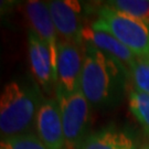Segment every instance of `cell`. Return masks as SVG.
Returning a JSON list of instances; mask_svg holds the SVG:
<instances>
[{
  "mask_svg": "<svg viewBox=\"0 0 149 149\" xmlns=\"http://www.w3.org/2000/svg\"><path fill=\"white\" fill-rule=\"evenodd\" d=\"M125 74L122 63L85 43L80 90L88 103L104 105L114 101L120 93Z\"/></svg>",
  "mask_w": 149,
  "mask_h": 149,
  "instance_id": "obj_1",
  "label": "cell"
},
{
  "mask_svg": "<svg viewBox=\"0 0 149 149\" xmlns=\"http://www.w3.org/2000/svg\"><path fill=\"white\" fill-rule=\"evenodd\" d=\"M37 92L16 81L3 87L0 98V130L7 138L20 135L32 125L38 114Z\"/></svg>",
  "mask_w": 149,
  "mask_h": 149,
  "instance_id": "obj_2",
  "label": "cell"
},
{
  "mask_svg": "<svg viewBox=\"0 0 149 149\" xmlns=\"http://www.w3.org/2000/svg\"><path fill=\"white\" fill-rule=\"evenodd\" d=\"M91 27L112 34L139 58L149 56V24L104 6Z\"/></svg>",
  "mask_w": 149,
  "mask_h": 149,
  "instance_id": "obj_3",
  "label": "cell"
},
{
  "mask_svg": "<svg viewBox=\"0 0 149 149\" xmlns=\"http://www.w3.org/2000/svg\"><path fill=\"white\" fill-rule=\"evenodd\" d=\"M58 103L66 146L79 148L88 124V101L82 91L77 90L73 93L58 92Z\"/></svg>",
  "mask_w": 149,
  "mask_h": 149,
  "instance_id": "obj_4",
  "label": "cell"
},
{
  "mask_svg": "<svg viewBox=\"0 0 149 149\" xmlns=\"http://www.w3.org/2000/svg\"><path fill=\"white\" fill-rule=\"evenodd\" d=\"M83 62L84 47L82 44L60 41L56 63L58 92L73 93L80 90Z\"/></svg>",
  "mask_w": 149,
  "mask_h": 149,
  "instance_id": "obj_5",
  "label": "cell"
},
{
  "mask_svg": "<svg viewBox=\"0 0 149 149\" xmlns=\"http://www.w3.org/2000/svg\"><path fill=\"white\" fill-rule=\"evenodd\" d=\"M49 11L58 34L65 42L82 44V23L81 3L75 0H54L48 3Z\"/></svg>",
  "mask_w": 149,
  "mask_h": 149,
  "instance_id": "obj_6",
  "label": "cell"
},
{
  "mask_svg": "<svg viewBox=\"0 0 149 149\" xmlns=\"http://www.w3.org/2000/svg\"><path fill=\"white\" fill-rule=\"evenodd\" d=\"M39 138L48 149H66L59 103L47 100L39 105L36 118Z\"/></svg>",
  "mask_w": 149,
  "mask_h": 149,
  "instance_id": "obj_7",
  "label": "cell"
},
{
  "mask_svg": "<svg viewBox=\"0 0 149 149\" xmlns=\"http://www.w3.org/2000/svg\"><path fill=\"white\" fill-rule=\"evenodd\" d=\"M26 12L29 21L31 23L33 31L42 39L44 43L50 49L52 55L54 72L56 75V63H58V49H59V40L56 37V29L54 27L52 18L49 11L48 5L42 1L32 0L29 1L26 7Z\"/></svg>",
  "mask_w": 149,
  "mask_h": 149,
  "instance_id": "obj_8",
  "label": "cell"
},
{
  "mask_svg": "<svg viewBox=\"0 0 149 149\" xmlns=\"http://www.w3.org/2000/svg\"><path fill=\"white\" fill-rule=\"evenodd\" d=\"M28 44L32 73L43 88L50 90L53 83L56 82L50 49L33 30L29 32Z\"/></svg>",
  "mask_w": 149,
  "mask_h": 149,
  "instance_id": "obj_9",
  "label": "cell"
},
{
  "mask_svg": "<svg viewBox=\"0 0 149 149\" xmlns=\"http://www.w3.org/2000/svg\"><path fill=\"white\" fill-rule=\"evenodd\" d=\"M82 39L83 42L88 43L94 48L101 50L102 52L112 56L128 69H130V66L138 58L112 34L101 30H95L91 26L84 27L82 31Z\"/></svg>",
  "mask_w": 149,
  "mask_h": 149,
  "instance_id": "obj_10",
  "label": "cell"
},
{
  "mask_svg": "<svg viewBox=\"0 0 149 149\" xmlns=\"http://www.w3.org/2000/svg\"><path fill=\"white\" fill-rule=\"evenodd\" d=\"M77 149H135V144L127 134L103 129L86 136Z\"/></svg>",
  "mask_w": 149,
  "mask_h": 149,
  "instance_id": "obj_11",
  "label": "cell"
},
{
  "mask_svg": "<svg viewBox=\"0 0 149 149\" xmlns=\"http://www.w3.org/2000/svg\"><path fill=\"white\" fill-rule=\"evenodd\" d=\"M109 7L149 24V0H114L109 2Z\"/></svg>",
  "mask_w": 149,
  "mask_h": 149,
  "instance_id": "obj_12",
  "label": "cell"
},
{
  "mask_svg": "<svg viewBox=\"0 0 149 149\" xmlns=\"http://www.w3.org/2000/svg\"><path fill=\"white\" fill-rule=\"evenodd\" d=\"M129 108L134 116L141 123L149 133V95L139 91H133L129 95Z\"/></svg>",
  "mask_w": 149,
  "mask_h": 149,
  "instance_id": "obj_13",
  "label": "cell"
},
{
  "mask_svg": "<svg viewBox=\"0 0 149 149\" xmlns=\"http://www.w3.org/2000/svg\"><path fill=\"white\" fill-rule=\"evenodd\" d=\"M130 75L137 91L149 95V59L137 58L130 66Z\"/></svg>",
  "mask_w": 149,
  "mask_h": 149,
  "instance_id": "obj_14",
  "label": "cell"
},
{
  "mask_svg": "<svg viewBox=\"0 0 149 149\" xmlns=\"http://www.w3.org/2000/svg\"><path fill=\"white\" fill-rule=\"evenodd\" d=\"M9 149H48L34 134H20L5 139Z\"/></svg>",
  "mask_w": 149,
  "mask_h": 149,
  "instance_id": "obj_15",
  "label": "cell"
},
{
  "mask_svg": "<svg viewBox=\"0 0 149 149\" xmlns=\"http://www.w3.org/2000/svg\"><path fill=\"white\" fill-rule=\"evenodd\" d=\"M0 149H9V147H8V145L6 144L5 140H2V141H1V145H0Z\"/></svg>",
  "mask_w": 149,
  "mask_h": 149,
  "instance_id": "obj_16",
  "label": "cell"
},
{
  "mask_svg": "<svg viewBox=\"0 0 149 149\" xmlns=\"http://www.w3.org/2000/svg\"><path fill=\"white\" fill-rule=\"evenodd\" d=\"M143 149H149V147H146V148H143Z\"/></svg>",
  "mask_w": 149,
  "mask_h": 149,
  "instance_id": "obj_17",
  "label": "cell"
},
{
  "mask_svg": "<svg viewBox=\"0 0 149 149\" xmlns=\"http://www.w3.org/2000/svg\"><path fill=\"white\" fill-rule=\"evenodd\" d=\"M148 59H149V56H148Z\"/></svg>",
  "mask_w": 149,
  "mask_h": 149,
  "instance_id": "obj_18",
  "label": "cell"
}]
</instances>
